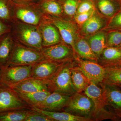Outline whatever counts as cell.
Here are the masks:
<instances>
[{"mask_svg": "<svg viewBox=\"0 0 121 121\" xmlns=\"http://www.w3.org/2000/svg\"><path fill=\"white\" fill-rule=\"evenodd\" d=\"M11 32L15 42L40 51L43 48L41 34L38 26L15 20Z\"/></svg>", "mask_w": 121, "mask_h": 121, "instance_id": "1", "label": "cell"}, {"mask_svg": "<svg viewBox=\"0 0 121 121\" xmlns=\"http://www.w3.org/2000/svg\"><path fill=\"white\" fill-rule=\"evenodd\" d=\"M74 65L73 60L62 63L54 75L46 81L49 91L70 95L76 93L71 76V69Z\"/></svg>", "mask_w": 121, "mask_h": 121, "instance_id": "2", "label": "cell"}, {"mask_svg": "<svg viewBox=\"0 0 121 121\" xmlns=\"http://www.w3.org/2000/svg\"><path fill=\"white\" fill-rule=\"evenodd\" d=\"M84 93L90 98L94 103V110L93 117V121L106 119L120 121L113 113L107 109L104 91L99 84L91 82L84 90Z\"/></svg>", "mask_w": 121, "mask_h": 121, "instance_id": "3", "label": "cell"}, {"mask_svg": "<svg viewBox=\"0 0 121 121\" xmlns=\"http://www.w3.org/2000/svg\"><path fill=\"white\" fill-rule=\"evenodd\" d=\"M13 13L14 21L37 26L45 15L37 2L16 3L13 1Z\"/></svg>", "mask_w": 121, "mask_h": 121, "instance_id": "4", "label": "cell"}, {"mask_svg": "<svg viewBox=\"0 0 121 121\" xmlns=\"http://www.w3.org/2000/svg\"><path fill=\"white\" fill-rule=\"evenodd\" d=\"M94 110V103L90 98L83 92H77L70 96L67 105L63 111L79 117L91 118Z\"/></svg>", "mask_w": 121, "mask_h": 121, "instance_id": "5", "label": "cell"}, {"mask_svg": "<svg viewBox=\"0 0 121 121\" xmlns=\"http://www.w3.org/2000/svg\"><path fill=\"white\" fill-rule=\"evenodd\" d=\"M45 59L40 51L15 42L9 66L34 65Z\"/></svg>", "mask_w": 121, "mask_h": 121, "instance_id": "6", "label": "cell"}, {"mask_svg": "<svg viewBox=\"0 0 121 121\" xmlns=\"http://www.w3.org/2000/svg\"><path fill=\"white\" fill-rule=\"evenodd\" d=\"M16 91L6 84L0 82V112L7 111L31 109Z\"/></svg>", "mask_w": 121, "mask_h": 121, "instance_id": "7", "label": "cell"}, {"mask_svg": "<svg viewBox=\"0 0 121 121\" xmlns=\"http://www.w3.org/2000/svg\"><path fill=\"white\" fill-rule=\"evenodd\" d=\"M33 65L9 66L0 69V82L11 86L32 77Z\"/></svg>", "mask_w": 121, "mask_h": 121, "instance_id": "8", "label": "cell"}, {"mask_svg": "<svg viewBox=\"0 0 121 121\" xmlns=\"http://www.w3.org/2000/svg\"><path fill=\"white\" fill-rule=\"evenodd\" d=\"M45 59L59 63L75 60L77 56L72 48L63 41L43 48L40 51Z\"/></svg>", "mask_w": 121, "mask_h": 121, "instance_id": "9", "label": "cell"}, {"mask_svg": "<svg viewBox=\"0 0 121 121\" xmlns=\"http://www.w3.org/2000/svg\"><path fill=\"white\" fill-rule=\"evenodd\" d=\"M45 16L58 29L63 42L70 46L74 51L75 41L79 37L77 26L70 21Z\"/></svg>", "mask_w": 121, "mask_h": 121, "instance_id": "10", "label": "cell"}, {"mask_svg": "<svg viewBox=\"0 0 121 121\" xmlns=\"http://www.w3.org/2000/svg\"><path fill=\"white\" fill-rule=\"evenodd\" d=\"M75 66L85 74L91 82L99 84L104 81L105 69L104 67L94 60L81 59L77 56Z\"/></svg>", "mask_w": 121, "mask_h": 121, "instance_id": "11", "label": "cell"}, {"mask_svg": "<svg viewBox=\"0 0 121 121\" xmlns=\"http://www.w3.org/2000/svg\"><path fill=\"white\" fill-rule=\"evenodd\" d=\"M99 85L104 91L107 108L121 121V89L117 85L103 82Z\"/></svg>", "mask_w": 121, "mask_h": 121, "instance_id": "12", "label": "cell"}, {"mask_svg": "<svg viewBox=\"0 0 121 121\" xmlns=\"http://www.w3.org/2000/svg\"><path fill=\"white\" fill-rule=\"evenodd\" d=\"M37 26L41 34L43 48L62 42L58 29L45 15Z\"/></svg>", "mask_w": 121, "mask_h": 121, "instance_id": "13", "label": "cell"}, {"mask_svg": "<svg viewBox=\"0 0 121 121\" xmlns=\"http://www.w3.org/2000/svg\"><path fill=\"white\" fill-rule=\"evenodd\" d=\"M63 63L45 59L33 65L32 77L47 81L54 75Z\"/></svg>", "mask_w": 121, "mask_h": 121, "instance_id": "14", "label": "cell"}, {"mask_svg": "<svg viewBox=\"0 0 121 121\" xmlns=\"http://www.w3.org/2000/svg\"><path fill=\"white\" fill-rule=\"evenodd\" d=\"M71 96L60 92H51L36 108L49 111H63L67 105Z\"/></svg>", "mask_w": 121, "mask_h": 121, "instance_id": "15", "label": "cell"}, {"mask_svg": "<svg viewBox=\"0 0 121 121\" xmlns=\"http://www.w3.org/2000/svg\"><path fill=\"white\" fill-rule=\"evenodd\" d=\"M106 21L96 9L90 17L81 26V32L87 37L102 30L107 25Z\"/></svg>", "mask_w": 121, "mask_h": 121, "instance_id": "16", "label": "cell"}, {"mask_svg": "<svg viewBox=\"0 0 121 121\" xmlns=\"http://www.w3.org/2000/svg\"><path fill=\"white\" fill-rule=\"evenodd\" d=\"M9 86L17 92L21 93H32L43 91H50L46 81L33 78Z\"/></svg>", "mask_w": 121, "mask_h": 121, "instance_id": "17", "label": "cell"}, {"mask_svg": "<svg viewBox=\"0 0 121 121\" xmlns=\"http://www.w3.org/2000/svg\"><path fill=\"white\" fill-rule=\"evenodd\" d=\"M15 42L11 32L0 37V69L9 66Z\"/></svg>", "mask_w": 121, "mask_h": 121, "instance_id": "18", "label": "cell"}, {"mask_svg": "<svg viewBox=\"0 0 121 121\" xmlns=\"http://www.w3.org/2000/svg\"><path fill=\"white\" fill-rule=\"evenodd\" d=\"M97 62L104 67L118 65L121 63V48L106 47Z\"/></svg>", "mask_w": 121, "mask_h": 121, "instance_id": "19", "label": "cell"}, {"mask_svg": "<svg viewBox=\"0 0 121 121\" xmlns=\"http://www.w3.org/2000/svg\"><path fill=\"white\" fill-rule=\"evenodd\" d=\"M31 109L43 114L52 119L53 121H93L91 118L76 116L64 111L62 112L49 111L35 107H31Z\"/></svg>", "mask_w": 121, "mask_h": 121, "instance_id": "20", "label": "cell"}, {"mask_svg": "<svg viewBox=\"0 0 121 121\" xmlns=\"http://www.w3.org/2000/svg\"><path fill=\"white\" fill-rule=\"evenodd\" d=\"M98 60L103 50L106 47V34L104 30L99 31L86 37V39Z\"/></svg>", "mask_w": 121, "mask_h": 121, "instance_id": "21", "label": "cell"}, {"mask_svg": "<svg viewBox=\"0 0 121 121\" xmlns=\"http://www.w3.org/2000/svg\"><path fill=\"white\" fill-rule=\"evenodd\" d=\"M39 8L45 15L61 18L63 14L60 2L56 0H39Z\"/></svg>", "mask_w": 121, "mask_h": 121, "instance_id": "22", "label": "cell"}, {"mask_svg": "<svg viewBox=\"0 0 121 121\" xmlns=\"http://www.w3.org/2000/svg\"><path fill=\"white\" fill-rule=\"evenodd\" d=\"M72 82L77 92H83L86 89L91 82L85 74L76 67L74 65L71 69Z\"/></svg>", "mask_w": 121, "mask_h": 121, "instance_id": "23", "label": "cell"}, {"mask_svg": "<svg viewBox=\"0 0 121 121\" xmlns=\"http://www.w3.org/2000/svg\"><path fill=\"white\" fill-rule=\"evenodd\" d=\"M74 51L82 58L97 62L98 59L86 39L79 37L75 41Z\"/></svg>", "mask_w": 121, "mask_h": 121, "instance_id": "24", "label": "cell"}, {"mask_svg": "<svg viewBox=\"0 0 121 121\" xmlns=\"http://www.w3.org/2000/svg\"><path fill=\"white\" fill-rule=\"evenodd\" d=\"M16 92L21 98L31 107H36L45 100L51 91H43L32 93Z\"/></svg>", "mask_w": 121, "mask_h": 121, "instance_id": "25", "label": "cell"}, {"mask_svg": "<svg viewBox=\"0 0 121 121\" xmlns=\"http://www.w3.org/2000/svg\"><path fill=\"white\" fill-rule=\"evenodd\" d=\"M96 5L99 13L106 17H112L118 10V5L112 0H97Z\"/></svg>", "mask_w": 121, "mask_h": 121, "instance_id": "26", "label": "cell"}, {"mask_svg": "<svg viewBox=\"0 0 121 121\" xmlns=\"http://www.w3.org/2000/svg\"><path fill=\"white\" fill-rule=\"evenodd\" d=\"M31 109H23L0 112V121H24Z\"/></svg>", "mask_w": 121, "mask_h": 121, "instance_id": "27", "label": "cell"}, {"mask_svg": "<svg viewBox=\"0 0 121 121\" xmlns=\"http://www.w3.org/2000/svg\"><path fill=\"white\" fill-rule=\"evenodd\" d=\"M0 20L11 25L14 21L12 0H0Z\"/></svg>", "mask_w": 121, "mask_h": 121, "instance_id": "28", "label": "cell"}, {"mask_svg": "<svg viewBox=\"0 0 121 121\" xmlns=\"http://www.w3.org/2000/svg\"><path fill=\"white\" fill-rule=\"evenodd\" d=\"M105 69L103 82L116 85H121V67L107 66Z\"/></svg>", "mask_w": 121, "mask_h": 121, "instance_id": "29", "label": "cell"}, {"mask_svg": "<svg viewBox=\"0 0 121 121\" xmlns=\"http://www.w3.org/2000/svg\"><path fill=\"white\" fill-rule=\"evenodd\" d=\"M106 47L121 48V31H109L106 35Z\"/></svg>", "mask_w": 121, "mask_h": 121, "instance_id": "30", "label": "cell"}, {"mask_svg": "<svg viewBox=\"0 0 121 121\" xmlns=\"http://www.w3.org/2000/svg\"><path fill=\"white\" fill-rule=\"evenodd\" d=\"M78 1V0H63L60 2L63 14L69 17H74L76 14Z\"/></svg>", "mask_w": 121, "mask_h": 121, "instance_id": "31", "label": "cell"}, {"mask_svg": "<svg viewBox=\"0 0 121 121\" xmlns=\"http://www.w3.org/2000/svg\"><path fill=\"white\" fill-rule=\"evenodd\" d=\"M103 30L107 31L121 30V11L117 13Z\"/></svg>", "mask_w": 121, "mask_h": 121, "instance_id": "32", "label": "cell"}, {"mask_svg": "<svg viewBox=\"0 0 121 121\" xmlns=\"http://www.w3.org/2000/svg\"><path fill=\"white\" fill-rule=\"evenodd\" d=\"M95 9L94 3L91 0H80L78 3L76 14L86 12Z\"/></svg>", "mask_w": 121, "mask_h": 121, "instance_id": "33", "label": "cell"}, {"mask_svg": "<svg viewBox=\"0 0 121 121\" xmlns=\"http://www.w3.org/2000/svg\"><path fill=\"white\" fill-rule=\"evenodd\" d=\"M24 121H53L42 113L31 109Z\"/></svg>", "mask_w": 121, "mask_h": 121, "instance_id": "34", "label": "cell"}, {"mask_svg": "<svg viewBox=\"0 0 121 121\" xmlns=\"http://www.w3.org/2000/svg\"><path fill=\"white\" fill-rule=\"evenodd\" d=\"M95 10V9L86 12L76 14L74 17L75 22L79 26H82L91 17Z\"/></svg>", "mask_w": 121, "mask_h": 121, "instance_id": "35", "label": "cell"}, {"mask_svg": "<svg viewBox=\"0 0 121 121\" xmlns=\"http://www.w3.org/2000/svg\"><path fill=\"white\" fill-rule=\"evenodd\" d=\"M11 25L8 24L0 20V37L11 31Z\"/></svg>", "mask_w": 121, "mask_h": 121, "instance_id": "36", "label": "cell"}, {"mask_svg": "<svg viewBox=\"0 0 121 121\" xmlns=\"http://www.w3.org/2000/svg\"><path fill=\"white\" fill-rule=\"evenodd\" d=\"M13 2L16 3H29L35 2L34 0H12Z\"/></svg>", "mask_w": 121, "mask_h": 121, "instance_id": "37", "label": "cell"}, {"mask_svg": "<svg viewBox=\"0 0 121 121\" xmlns=\"http://www.w3.org/2000/svg\"><path fill=\"white\" fill-rule=\"evenodd\" d=\"M120 66L121 67V63L119 64H118V65H117L116 66Z\"/></svg>", "mask_w": 121, "mask_h": 121, "instance_id": "38", "label": "cell"}, {"mask_svg": "<svg viewBox=\"0 0 121 121\" xmlns=\"http://www.w3.org/2000/svg\"><path fill=\"white\" fill-rule=\"evenodd\" d=\"M117 86H119V87H120L121 89V85H117Z\"/></svg>", "mask_w": 121, "mask_h": 121, "instance_id": "39", "label": "cell"}, {"mask_svg": "<svg viewBox=\"0 0 121 121\" xmlns=\"http://www.w3.org/2000/svg\"><path fill=\"white\" fill-rule=\"evenodd\" d=\"M34 1H35L36 0H34Z\"/></svg>", "mask_w": 121, "mask_h": 121, "instance_id": "40", "label": "cell"}, {"mask_svg": "<svg viewBox=\"0 0 121 121\" xmlns=\"http://www.w3.org/2000/svg\"></svg>", "mask_w": 121, "mask_h": 121, "instance_id": "41", "label": "cell"}, {"mask_svg": "<svg viewBox=\"0 0 121 121\" xmlns=\"http://www.w3.org/2000/svg\"><path fill=\"white\" fill-rule=\"evenodd\" d=\"M120 11H121V9H120Z\"/></svg>", "mask_w": 121, "mask_h": 121, "instance_id": "42", "label": "cell"}]
</instances>
